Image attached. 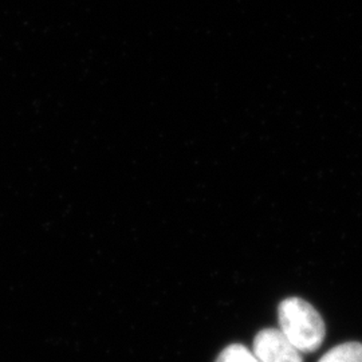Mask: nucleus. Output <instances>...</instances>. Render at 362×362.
<instances>
[{
	"instance_id": "f257e3e1",
	"label": "nucleus",
	"mask_w": 362,
	"mask_h": 362,
	"mask_svg": "<svg viewBox=\"0 0 362 362\" xmlns=\"http://www.w3.org/2000/svg\"><path fill=\"white\" fill-rule=\"evenodd\" d=\"M281 332L300 353L310 354L324 344L326 327L320 313L300 298H287L278 309Z\"/></svg>"
},
{
	"instance_id": "f03ea898",
	"label": "nucleus",
	"mask_w": 362,
	"mask_h": 362,
	"mask_svg": "<svg viewBox=\"0 0 362 362\" xmlns=\"http://www.w3.org/2000/svg\"><path fill=\"white\" fill-rule=\"evenodd\" d=\"M254 356L259 362H303L300 351L276 329L259 332L254 338Z\"/></svg>"
},
{
	"instance_id": "7ed1b4c3",
	"label": "nucleus",
	"mask_w": 362,
	"mask_h": 362,
	"mask_svg": "<svg viewBox=\"0 0 362 362\" xmlns=\"http://www.w3.org/2000/svg\"><path fill=\"white\" fill-rule=\"evenodd\" d=\"M318 362H362V344H341L325 353Z\"/></svg>"
},
{
	"instance_id": "20e7f679",
	"label": "nucleus",
	"mask_w": 362,
	"mask_h": 362,
	"mask_svg": "<svg viewBox=\"0 0 362 362\" xmlns=\"http://www.w3.org/2000/svg\"><path fill=\"white\" fill-rule=\"evenodd\" d=\"M215 362H259L258 358L246 346L233 344L223 350Z\"/></svg>"
}]
</instances>
